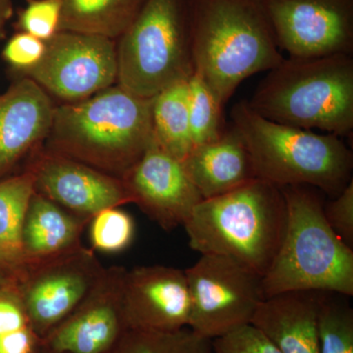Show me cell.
<instances>
[{
	"instance_id": "obj_1",
	"label": "cell",
	"mask_w": 353,
	"mask_h": 353,
	"mask_svg": "<svg viewBox=\"0 0 353 353\" xmlns=\"http://www.w3.org/2000/svg\"><path fill=\"white\" fill-rule=\"evenodd\" d=\"M152 99L119 85L55 106L43 148L122 179L152 143Z\"/></svg>"
},
{
	"instance_id": "obj_2",
	"label": "cell",
	"mask_w": 353,
	"mask_h": 353,
	"mask_svg": "<svg viewBox=\"0 0 353 353\" xmlns=\"http://www.w3.org/2000/svg\"><path fill=\"white\" fill-rule=\"evenodd\" d=\"M194 74L222 106L245 79L284 60L267 0H190Z\"/></svg>"
},
{
	"instance_id": "obj_3",
	"label": "cell",
	"mask_w": 353,
	"mask_h": 353,
	"mask_svg": "<svg viewBox=\"0 0 353 353\" xmlns=\"http://www.w3.org/2000/svg\"><path fill=\"white\" fill-rule=\"evenodd\" d=\"M287 216L282 189L255 178L203 199L183 227L194 252L230 257L263 278L282 243Z\"/></svg>"
},
{
	"instance_id": "obj_4",
	"label": "cell",
	"mask_w": 353,
	"mask_h": 353,
	"mask_svg": "<svg viewBox=\"0 0 353 353\" xmlns=\"http://www.w3.org/2000/svg\"><path fill=\"white\" fill-rule=\"evenodd\" d=\"M231 117L257 179L279 188H314L330 199L352 180V152L341 137L279 124L255 112L248 101L236 103Z\"/></svg>"
},
{
	"instance_id": "obj_5",
	"label": "cell",
	"mask_w": 353,
	"mask_h": 353,
	"mask_svg": "<svg viewBox=\"0 0 353 353\" xmlns=\"http://www.w3.org/2000/svg\"><path fill=\"white\" fill-rule=\"evenodd\" d=\"M248 105L266 119L341 138L353 128L352 54L284 58L260 82Z\"/></svg>"
},
{
	"instance_id": "obj_6",
	"label": "cell",
	"mask_w": 353,
	"mask_h": 353,
	"mask_svg": "<svg viewBox=\"0 0 353 353\" xmlns=\"http://www.w3.org/2000/svg\"><path fill=\"white\" fill-rule=\"evenodd\" d=\"M287 202L282 243L262 279L265 296L297 290L353 296V248L330 227L320 190L281 188Z\"/></svg>"
},
{
	"instance_id": "obj_7",
	"label": "cell",
	"mask_w": 353,
	"mask_h": 353,
	"mask_svg": "<svg viewBox=\"0 0 353 353\" xmlns=\"http://www.w3.org/2000/svg\"><path fill=\"white\" fill-rule=\"evenodd\" d=\"M117 43V85L152 99L194 74L190 0H145Z\"/></svg>"
},
{
	"instance_id": "obj_8",
	"label": "cell",
	"mask_w": 353,
	"mask_h": 353,
	"mask_svg": "<svg viewBox=\"0 0 353 353\" xmlns=\"http://www.w3.org/2000/svg\"><path fill=\"white\" fill-rule=\"evenodd\" d=\"M185 272L190 294L188 328L209 340L252 324L266 299L263 278L230 257L201 254Z\"/></svg>"
},
{
	"instance_id": "obj_9",
	"label": "cell",
	"mask_w": 353,
	"mask_h": 353,
	"mask_svg": "<svg viewBox=\"0 0 353 353\" xmlns=\"http://www.w3.org/2000/svg\"><path fill=\"white\" fill-rule=\"evenodd\" d=\"M105 269L94 250L83 245L25 267L16 281V290L39 338L50 334L83 303Z\"/></svg>"
},
{
	"instance_id": "obj_10",
	"label": "cell",
	"mask_w": 353,
	"mask_h": 353,
	"mask_svg": "<svg viewBox=\"0 0 353 353\" xmlns=\"http://www.w3.org/2000/svg\"><path fill=\"white\" fill-rule=\"evenodd\" d=\"M115 39L61 31L46 41L41 61L25 77L65 102L88 99L117 83Z\"/></svg>"
},
{
	"instance_id": "obj_11",
	"label": "cell",
	"mask_w": 353,
	"mask_h": 353,
	"mask_svg": "<svg viewBox=\"0 0 353 353\" xmlns=\"http://www.w3.org/2000/svg\"><path fill=\"white\" fill-rule=\"evenodd\" d=\"M280 50L315 58L353 50V0H267Z\"/></svg>"
},
{
	"instance_id": "obj_12",
	"label": "cell",
	"mask_w": 353,
	"mask_h": 353,
	"mask_svg": "<svg viewBox=\"0 0 353 353\" xmlns=\"http://www.w3.org/2000/svg\"><path fill=\"white\" fill-rule=\"evenodd\" d=\"M127 269L111 266L63 321L41 339V353H108L129 331L124 308Z\"/></svg>"
},
{
	"instance_id": "obj_13",
	"label": "cell",
	"mask_w": 353,
	"mask_h": 353,
	"mask_svg": "<svg viewBox=\"0 0 353 353\" xmlns=\"http://www.w3.org/2000/svg\"><path fill=\"white\" fill-rule=\"evenodd\" d=\"M26 168L34 176V192L83 219L90 221L104 209L134 203L122 179L41 148Z\"/></svg>"
},
{
	"instance_id": "obj_14",
	"label": "cell",
	"mask_w": 353,
	"mask_h": 353,
	"mask_svg": "<svg viewBox=\"0 0 353 353\" xmlns=\"http://www.w3.org/2000/svg\"><path fill=\"white\" fill-rule=\"evenodd\" d=\"M123 181L134 203L165 231L183 226L203 201L182 161L154 139Z\"/></svg>"
},
{
	"instance_id": "obj_15",
	"label": "cell",
	"mask_w": 353,
	"mask_h": 353,
	"mask_svg": "<svg viewBox=\"0 0 353 353\" xmlns=\"http://www.w3.org/2000/svg\"><path fill=\"white\" fill-rule=\"evenodd\" d=\"M124 308L130 330L176 332L188 328L190 294L185 270L164 265L127 269Z\"/></svg>"
},
{
	"instance_id": "obj_16",
	"label": "cell",
	"mask_w": 353,
	"mask_h": 353,
	"mask_svg": "<svg viewBox=\"0 0 353 353\" xmlns=\"http://www.w3.org/2000/svg\"><path fill=\"white\" fill-rule=\"evenodd\" d=\"M54 108L50 94L28 77L0 94V181L43 146Z\"/></svg>"
},
{
	"instance_id": "obj_17",
	"label": "cell",
	"mask_w": 353,
	"mask_h": 353,
	"mask_svg": "<svg viewBox=\"0 0 353 353\" xmlns=\"http://www.w3.org/2000/svg\"><path fill=\"white\" fill-rule=\"evenodd\" d=\"M323 292L297 290L266 297L252 325L281 353H320L317 314Z\"/></svg>"
},
{
	"instance_id": "obj_18",
	"label": "cell",
	"mask_w": 353,
	"mask_h": 353,
	"mask_svg": "<svg viewBox=\"0 0 353 353\" xmlns=\"http://www.w3.org/2000/svg\"><path fill=\"white\" fill-rule=\"evenodd\" d=\"M182 163L202 199L222 196L256 178L250 152L233 126L215 141L194 146Z\"/></svg>"
},
{
	"instance_id": "obj_19",
	"label": "cell",
	"mask_w": 353,
	"mask_h": 353,
	"mask_svg": "<svg viewBox=\"0 0 353 353\" xmlns=\"http://www.w3.org/2000/svg\"><path fill=\"white\" fill-rule=\"evenodd\" d=\"M90 221L79 217L34 192L22 227L26 266L72 252L82 245V234Z\"/></svg>"
},
{
	"instance_id": "obj_20",
	"label": "cell",
	"mask_w": 353,
	"mask_h": 353,
	"mask_svg": "<svg viewBox=\"0 0 353 353\" xmlns=\"http://www.w3.org/2000/svg\"><path fill=\"white\" fill-rule=\"evenodd\" d=\"M34 192V176L27 168L0 181V268L15 283L25 270L22 227Z\"/></svg>"
},
{
	"instance_id": "obj_21",
	"label": "cell",
	"mask_w": 353,
	"mask_h": 353,
	"mask_svg": "<svg viewBox=\"0 0 353 353\" xmlns=\"http://www.w3.org/2000/svg\"><path fill=\"white\" fill-rule=\"evenodd\" d=\"M60 32L97 34L115 39L132 24L145 0H60Z\"/></svg>"
},
{
	"instance_id": "obj_22",
	"label": "cell",
	"mask_w": 353,
	"mask_h": 353,
	"mask_svg": "<svg viewBox=\"0 0 353 353\" xmlns=\"http://www.w3.org/2000/svg\"><path fill=\"white\" fill-rule=\"evenodd\" d=\"M153 137L155 141L183 161L194 148L190 134L189 81L174 83L153 97Z\"/></svg>"
},
{
	"instance_id": "obj_23",
	"label": "cell",
	"mask_w": 353,
	"mask_h": 353,
	"mask_svg": "<svg viewBox=\"0 0 353 353\" xmlns=\"http://www.w3.org/2000/svg\"><path fill=\"white\" fill-rule=\"evenodd\" d=\"M108 353H213L212 340L190 328L176 332L129 330Z\"/></svg>"
},
{
	"instance_id": "obj_24",
	"label": "cell",
	"mask_w": 353,
	"mask_h": 353,
	"mask_svg": "<svg viewBox=\"0 0 353 353\" xmlns=\"http://www.w3.org/2000/svg\"><path fill=\"white\" fill-rule=\"evenodd\" d=\"M348 299L323 292L317 314L320 353H353V309Z\"/></svg>"
},
{
	"instance_id": "obj_25",
	"label": "cell",
	"mask_w": 353,
	"mask_h": 353,
	"mask_svg": "<svg viewBox=\"0 0 353 353\" xmlns=\"http://www.w3.org/2000/svg\"><path fill=\"white\" fill-rule=\"evenodd\" d=\"M0 353H41V339L16 288L0 292Z\"/></svg>"
},
{
	"instance_id": "obj_26",
	"label": "cell",
	"mask_w": 353,
	"mask_h": 353,
	"mask_svg": "<svg viewBox=\"0 0 353 353\" xmlns=\"http://www.w3.org/2000/svg\"><path fill=\"white\" fill-rule=\"evenodd\" d=\"M223 108L210 88L194 74L189 80L190 125L194 148L215 141L224 132Z\"/></svg>"
},
{
	"instance_id": "obj_27",
	"label": "cell",
	"mask_w": 353,
	"mask_h": 353,
	"mask_svg": "<svg viewBox=\"0 0 353 353\" xmlns=\"http://www.w3.org/2000/svg\"><path fill=\"white\" fill-rule=\"evenodd\" d=\"M92 250L118 253L129 248L134 238V219L119 208L104 209L88 223Z\"/></svg>"
},
{
	"instance_id": "obj_28",
	"label": "cell",
	"mask_w": 353,
	"mask_h": 353,
	"mask_svg": "<svg viewBox=\"0 0 353 353\" xmlns=\"http://www.w3.org/2000/svg\"><path fill=\"white\" fill-rule=\"evenodd\" d=\"M61 14L60 0H30L19 16L20 32L46 43L60 32Z\"/></svg>"
},
{
	"instance_id": "obj_29",
	"label": "cell",
	"mask_w": 353,
	"mask_h": 353,
	"mask_svg": "<svg viewBox=\"0 0 353 353\" xmlns=\"http://www.w3.org/2000/svg\"><path fill=\"white\" fill-rule=\"evenodd\" d=\"M46 50V41L19 32L7 41L1 55L11 69L24 76L41 61Z\"/></svg>"
},
{
	"instance_id": "obj_30",
	"label": "cell",
	"mask_w": 353,
	"mask_h": 353,
	"mask_svg": "<svg viewBox=\"0 0 353 353\" xmlns=\"http://www.w3.org/2000/svg\"><path fill=\"white\" fill-rule=\"evenodd\" d=\"M213 353H281L253 325H246L212 340Z\"/></svg>"
},
{
	"instance_id": "obj_31",
	"label": "cell",
	"mask_w": 353,
	"mask_h": 353,
	"mask_svg": "<svg viewBox=\"0 0 353 353\" xmlns=\"http://www.w3.org/2000/svg\"><path fill=\"white\" fill-rule=\"evenodd\" d=\"M324 215L336 236L353 248V180L339 196L324 202Z\"/></svg>"
},
{
	"instance_id": "obj_32",
	"label": "cell",
	"mask_w": 353,
	"mask_h": 353,
	"mask_svg": "<svg viewBox=\"0 0 353 353\" xmlns=\"http://www.w3.org/2000/svg\"><path fill=\"white\" fill-rule=\"evenodd\" d=\"M12 16V0H0V41L6 37L7 23Z\"/></svg>"
},
{
	"instance_id": "obj_33",
	"label": "cell",
	"mask_w": 353,
	"mask_h": 353,
	"mask_svg": "<svg viewBox=\"0 0 353 353\" xmlns=\"http://www.w3.org/2000/svg\"><path fill=\"white\" fill-rule=\"evenodd\" d=\"M12 288H16L15 281L3 269L0 268V292Z\"/></svg>"
}]
</instances>
